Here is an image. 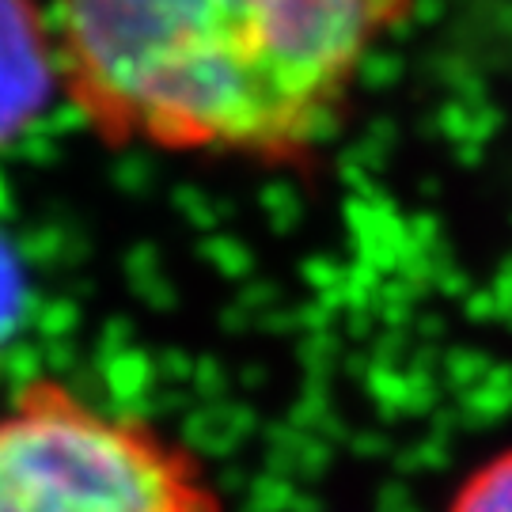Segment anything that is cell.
I'll return each mask as SVG.
<instances>
[{"label":"cell","mask_w":512,"mask_h":512,"mask_svg":"<svg viewBox=\"0 0 512 512\" xmlns=\"http://www.w3.org/2000/svg\"><path fill=\"white\" fill-rule=\"evenodd\" d=\"M61 99L118 148L304 164L414 0H50Z\"/></svg>","instance_id":"6da1fadb"},{"label":"cell","mask_w":512,"mask_h":512,"mask_svg":"<svg viewBox=\"0 0 512 512\" xmlns=\"http://www.w3.org/2000/svg\"><path fill=\"white\" fill-rule=\"evenodd\" d=\"M0 512H224L179 440L57 376L0 406Z\"/></svg>","instance_id":"7a4b0ae2"},{"label":"cell","mask_w":512,"mask_h":512,"mask_svg":"<svg viewBox=\"0 0 512 512\" xmlns=\"http://www.w3.org/2000/svg\"><path fill=\"white\" fill-rule=\"evenodd\" d=\"M61 95L50 8L0 0V152L16 148Z\"/></svg>","instance_id":"3957f363"},{"label":"cell","mask_w":512,"mask_h":512,"mask_svg":"<svg viewBox=\"0 0 512 512\" xmlns=\"http://www.w3.org/2000/svg\"><path fill=\"white\" fill-rule=\"evenodd\" d=\"M31 300H35V285H31L27 247L19 239L16 220L8 213V202L0 198V384L8 380L19 346L27 338Z\"/></svg>","instance_id":"277c9868"},{"label":"cell","mask_w":512,"mask_h":512,"mask_svg":"<svg viewBox=\"0 0 512 512\" xmlns=\"http://www.w3.org/2000/svg\"><path fill=\"white\" fill-rule=\"evenodd\" d=\"M448 512H512V448L482 463L456 490Z\"/></svg>","instance_id":"5b68a950"}]
</instances>
